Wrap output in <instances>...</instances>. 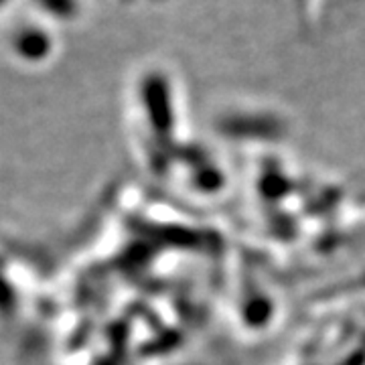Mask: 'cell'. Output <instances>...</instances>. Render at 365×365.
Here are the masks:
<instances>
[{
    "instance_id": "cell-2",
    "label": "cell",
    "mask_w": 365,
    "mask_h": 365,
    "mask_svg": "<svg viewBox=\"0 0 365 365\" xmlns=\"http://www.w3.org/2000/svg\"><path fill=\"white\" fill-rule=\"evenodd\" d=\"M4 2H6V0H0V4H4Z\"/></svg>"
},
{
    "instance_id": "cell-1",
    "label": "cell",
    "mask_w": 365,
    "mask_h": 365,
    "mask_svg": "<svg viewBox=\"0 0 365 365\" xmlns=\"http://www.w3.org/2000/svg\"><path fill=\"white\" fill-rule=\"evenodd\" d=\"M37 4L53 16H71L79 9L78 0H37Z\"/></svg>"
}]
</instances>
